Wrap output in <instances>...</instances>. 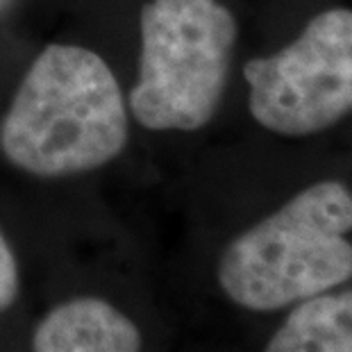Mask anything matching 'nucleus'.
Returning <instances> with one entry per match:
<instances>
[{
	"instance_id": "nucleus-4",
	"label": "nucleus",
	"mask_w": 352,
	"mask_h": 352,
	"mask_svg": "<svg viewBox=\"0 0 352 352\" xmlns=\"http://www.w3.org/2000/svg\"><path fill=\"white\" fill-rule=\"evenodd\" d=\"M248 111L266 132L314 137L352 114V10L329 7L294 41L243 64Z\"/></svg>"
},
{
	"instance_id": "nucleus-2",
	"label": "nucleus",
	"mask_w": 352,
	"mask_h": 352,
	"mask_svg": "<svg viewBox=\"0 0 352 352\" xmlns=\"http://www.w3.org/2000/svg\"><path fill=\"white\" fill-rule=\"evenodd\" d=\"M352 189L318 179L234 236L216 280L234 305L277 311L352 280Z\"/></svg>"
},
{
	"instance_id": "nucleus-1",
	"label": "nucleus",
	"mask_w": 352,
	"mask_h": 352,
	"mask_svg": "<svg viewBox=\"0 0 352 352\" xmlns=\"http://www.w3.org/2000/svg\"><path fill=\"white\" fill-rule=\"evenodd\" d=\"M127 139L130 109L114 71L76 43L41 48L0 118V155L41 179L107 166Z\"/></svg>"
},
{
	"instance_id": "nucleus-7",
	"label": "nucleus",
	"mask_w": 352,
	"mask_h": 352,
	"mask_svg": "<svg viewBox=\"0 0 352 352\" xmlns=\"http://www.w3.org/2000/svg\"><path fill=\"white\" fill-rule=\"evenodd\" d=\"M19 291H21L19 261L10 241H7L3 228H0V316L19 300Z\"/></svg>"
},
{
	"instance_id": "nucleus-3",
	"label": "nucleus",
	"mask_w": 352,
	"mask_h": 352,
	"mask_svg": "<svg viewBox=\"0 0 352 352\" xmlns=\"http://www.w3.org/2000/svg\"><path fill=\"white\" fill-rule=\"evenodd\" d=\"M236 39V16L223 0L146 3L130 116L151 132L207 127L226 96Z\"/></svg>"
},
{
	"instance_id": "nucleus-6",
	"label": "nucleus",
	"mask_w": 352,
	"mask_h": 352,
	"mask_svg": "<svg viewBox=\"0 0 352 352\" xmlns=\"http://www.w3.org/2000/svg\"><path fill=\"white\" fill-rule=\"evenodd\" d=\"M264 352H352V289L294 305Z\"/></svg>"
},
{
	"instance_id": "nucleus-5",
	"label": "nucleus",
	"mask_w": 352,
	"mask_h": 352,
	"mask_svg": "<svg viewBox=\"0 0 352 352\" xmlns=\"http://www.w3.org/2000/svg\"><path fill=\"white\" fill-rule=\"evenodd\" d=\"M137 323L96 296L59 302L32 332V352H141Z\"/></svg>"
},
{
	"instance_id": "nucleus-8",
	"label": "nucleus",
	"mask_w": 352,
	"mask_h": 352,
	"mask_svg": "<svg viewBox=\"0 0 352 352\" xmlns=\"http://www.w3.org/2000/svg\"><path fill=\"white\" fill-rule=\"evenodd\" d=\"M0 3H7V0H0Z\"/></svg>"
}]
</instances>
